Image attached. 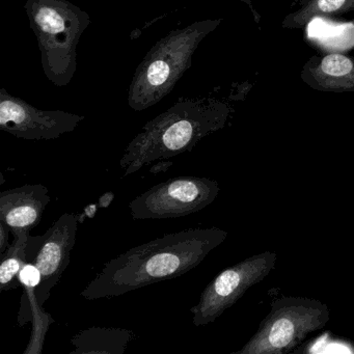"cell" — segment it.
<instances>
[{
  "label": "cell",
  "instance_id": "6da1fadb",
  "mask_svg": "<svg viewBox=\"0 0 354 354\" xmlns=\"http://www.w3.org/2000/svg\"><path fill=\"white\" fill-rule=\"evenodd\" d=\"M227 235L219 227H196L130 248L107 262L80 296L88 300L118 297L176 279L198 267Z\"/></svg>",
  "mask_w": 354,
  "mask_h": 354
},
{
  "label": "cell",
  "instance_id": "7a4b0ae2",
  "mask_svg": "<svg viewBox=\"0 0 354 354\" xmlns=\"http://www.w3.org/2000/svg\"><path fill=\"white\" fill-rule=\"evenodd\" d=\"M232 113L231 105L221 99H178L173 106L145 124L129 142L120 160L124 177L155 161L190 152L204 138L223 130Z\"/></svg>",
  "mask_w": 354,
  "mask_h": 354
},
{
  "label": "cell",
  "instance_id": "3957f363",
  "mask_svg": "<svg viewBox=\"0 0 354 354\" xmlns=\"http://www.w3.org/2000/svg\"><path fill=\"white\" fill-rule=\"evenodd\" d=\"M221 22L201 20L160 39L134 72L128 92L129 106L136 111H146L167 97L189 69L201 43Z\"/></svg>",
  "mask_w": 354,
  "mask_h": 354
},
{
  "label": "cell",
  "instance_id": "277c9868",
  "mask_svg": "<svg viewBox=\"0 0 354 354\" xmlns=\"http://www.w3.org/2000/svg\"><path fill=\"white\" fill-rule=\"evenodd\" d=\"M24 9L45 76L55 86H68L77 70L78 43L92 22L90 16L69 0H28Z\"/></svg>",
  "mask_w": 354,
  "mask_h": 354
},
{
  "label": "cell",
  "instance_id": "5b68a950",
  "mask_svg": "<svg viewBox=\"0 0 354 354\" xmlns=\"http://www.w3.org/2000/svg\"><path fill=\"white\" fill-rule=\"evenodd\" d=\"M330 310L320 300L283 296L273 300L257 333L234 354H287L328 323Z\"/></svg>",
  "mask_w": 354,
  "mask_h": 354
},
{
  "label": "cell",
  "instance_id": "8992f818",
  "mask_svg": "<svg viewBox=\"0 0 354 354\" xmlns=\"http://www.w3.org/2000/svg\"><path fill=\"white\" fill-rule=\"evenodd\" d=\"M219 192L218 182L210 178H173L133 198L130 213L136 221L187 216L212 204Z\"/></svg>",
  "mask_w": 354,
  "mask_h": 354
},
{
  "label": "cell",
  "instance_id": "52a82bcc",
  "mask_svg": "<svg viewBox=\"0 0 354 354\" xmlns=\"http://www.w3.org/2000/svg\"><path fill=\"white\" fill-rule=\"evenodd\" d=\"M277 252L254 254L225 268L205 288L198 304L192 308V323L204 326L216 321L250 288L262 281L274 269Z\"/></svg>",
  "mask_w": 354,
  "mask_h": 354
},
{
  "label": "cell",
  "instance_id": "ba28073f",
  "mask_svg": "<svg viewBox=\"0 0 354 354\" xmlns=\"http://www.w3.org/2000/svg\"><path fill=\"white\" fill-rule=\"evenodd\" d=\"M86 117L64 111H45L0 88V129L17 138L51 140L73 132Z\"/></svg>",
  "mask_w": 354,
  "mask_h": 354
},
{
  "label": "cell",
  "instance_id": "9c48e42d",
  "mask_svg": "<svg viewBox=\"0 0 354 354\" xmlns=\"http://www.w3.org/2000/svg\"><path fill=\"white\" fill-rule=\"evenodd\" d=\"M77 217L72 213L62 215L44 235L38 237L34 263L41 273L40 285L37 288V299L40 306L50 298L51 290L59 283L70 264L71 250L77 235Z\"/></svg>",
  "mask_w": 354,
  "mask_h": 354
},
{
  "label": "cell",
  "instance_id": "30bf717a",
  "mask_svg": "<svg viewBox=\"0 0 354 354\" xmlns=\"http://www.w3.org/2000/svg\"><path fill=\"white\" fill-rule=\"evenodd\" d=\"M49 189L42 184H26L0 194V221L11 233L30 232L42 221L50 203Z\"/></svg>",
  "mask_w": 354,
  "mask_h": 354
},
{
  "label": "cell",
  "instance_id": "8fae6325",
  "mask_svg": "<svg viewBox=\"0 0 354 354\" xmlns=\"http://www.w3.org/2000/svg\"><path fill=\"white\" fill-rule=\"evenodd\" d=\"M300 78L310 88L324 93H354V59L341 53L310 57Z\"/></svg>",
  "mask_w": 354,
  "mask_h": 354
},
{
  "label": "cell",
  "instance_id": "7c38bea8",
  "mask_svg": "<svg viewBox=\"0 0 354 354\" xmlns=\"http://www.w3.org/2000/svg\"><path fill=\"white\" fill-rule=\"evenodd\" d=\"M18 281L24 287V296L18 315V322L22 326L32 321V335L24 354H40L43 350L47 331L55 322L51 315L45 312L37 299L36 290L41 281L40 270L34 263H26L18 275Z\"/></svg>",
  "mask_w": 354,
  "mask_h": 354
},
{
  "label": "cell",
  "instance_id": "4fadbf2b",
  "mask_svg": "<svg viewBox=\"0 0 354 354\" xmlns=\"http://www.w3.org/2000/svg\"><path fill=\"white\" fill-rule=\"evenodd\" d=\"M130 329L92 327L76 333L71 339L75 349L71 354H124L134 339Z\"/></svg>",
  "mask_w": 354,
  "mask_h": 354
},
{
  "label": "cell",
  "instance_id": "5bb4252c",
  "mask_svg": "<svg viewBox=\"0 0 354 354\" xmlns=\"http://www.w3.org/2000/svg\"><path fill=\"white\" fill-rule=\"evenodd\" d=\"M301 6L286 16L281 26L287 30H302L315 18L343 15L354 11V0H297Z\"/></svg>",
  "mask_w": 354,
  "mask_h": 354
},
{
  "label": "cell",
  "instance_id": "9a60e30c",
  "mask_svg": "<svg viewBox=\"0 0 354 354\" xmlns=\"http://www.w3.org/2000/svg\"><path fill=\"white\" fill-rule=\"evenodd\" d=\"M14 240L1 256L0 262V291H9L20 285L18 279L20 271L28 263V248L30 232L20 231L13 235Z\"/></svg>",
  "mask_w": 354,
  "mask_h": 354
},
{
  "label": "cell",
  "instance_id": "2e32d148",
  "mask_svg": "<svg viewBox=\"0 0 354 354\" xmlns=\"http://www.w3.org/2000/svg\"><path fill=\"white\" fill-rule=\"evenodd\" d=\"M10 233H11V231H10L9 227H8L3 221H0V254H3L10 246Z\"/></svg>",
  "mask_w": 354,
  "mask_h": 354
},
{
  "label": "cell",
  "instance_id": "e0dca14e",
  "mask_svg": "<svg viewBox=\"0 0 354 354\" xmlns=\"http://www.w3.org/2000/svg\"><path fill=\"white\" fill-rule=\"evenodd\" d=\"M240 1H242V3H245V5L248 6V8H250V11H252V13L254 14L256 22L260 21V15H259V14L257 13L256 10H254L252 0H240Z\"/></svg>",
  "mask_w": 354,
  "mask_h": 354
}]
</instances>
